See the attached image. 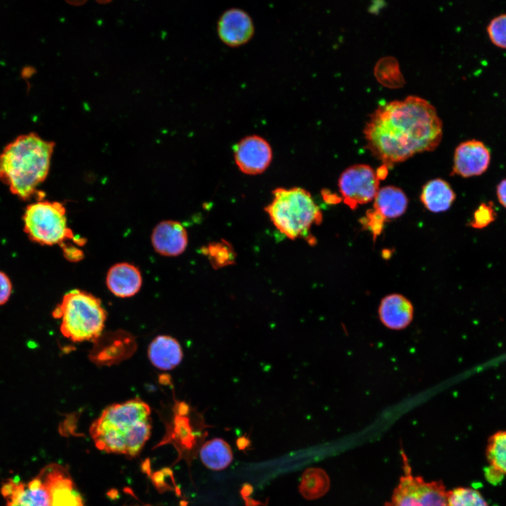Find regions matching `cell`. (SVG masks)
Returning <instances> with one entry per match:
<instances>
[{
	"label": "cell",
	"instance_id": "cell-1",
	"mask_svg": "<svg viewBox=\"0 0 506 506\" xmlns=\"http://www.w3.org/2000/svg\"><path fill=\"white\" fill-rule=\"evenodd\" d=\"M363 133L368 149L391 167L417 153L434 150L441 141L443 124L429 102L409 96L378 107Z\"/></svg>",
	"mask_w": 506,
	"mask_h": 506
},
{
	"label": "cell",
	"instance_id": "cell-2",
	"mask_svg": "<svg viewBox=\"0 0 506 506\" xmlns=\"http://www.w3.org/2000/svg\"><path fill=\"white\" fill-rule=\"evenodd\" d=\"M150 413L138 398L110 405L91 424V437L100 450L134 457L150 436Z\"/></svg>",
	"mask_w": 506,
	"mask_h": 506
},
{
	"label": "cell",
	"instance_id": "cell-3",
	"mask_svg": "<svg viewBox=\"0 0 506 506\" xmlns=\"http://www.w3.org/2000/svg\"><path fill=\"white\" fill-rule=\"evenodd\" d=\"M54 147L35 132L19 135L0 153V181L21 200H30L48 176Z\"/></svg>",
	"mask_w": 506,
	"mask_h": 506
},
{
	"label": "cell",
	"instance_id": "cell-4",
	"mask_svg": "<svg viewBox=\"0 0 506 506\" xmlns=\"http://www.w3.org/2000/svg\"><path fill=\"white\" fill-rule=\"evenodd\" d=\"M273 194V200L265 211L275 228L287 238L309 237L312 225L321 223V211L305 189L278 188Z\"/></svg>",
	"mask_w": 506,
	"mask_h": 506
},
{
	"label": "cell",
	"instance_id": "cell-5",
	"mask_svg": "<svg viewBox=\"0 0 506 506\" xmlns=\"http://www.w3.org/2000/svg\"><path fill=\"white\" fill-rule=\"evenodd\" d=\"M52 314L62 320V335L74 342L98 339L107 318L100 300L80 290L67 292Z\"/></svg>",
	"mask_w": 506,
	"mask_h": 506
},
{
	"label": "cell",
	"instance_id": "cell-6",
	"mask_svg": "<svg viewBox=\"0 0 506 506\" xmlns=\"http://www.w3.org/2000/svg\"><path fill=\"white\" fill-rule=\"evenodd\" d=\"M65 213L60 202L39 200L25 209L24 231L31 240L41 245L63 244L66 240L73 239Z\"/></svg>",
	"mask_w": 506,
	"mask_h": 506
},
{
	"label": "cell",
	"instance_id": "cell-7",
	"mask_svg": "<svg viewBox=\"0 0 506 506\" xmlns=\"http://www.w3.org/2000/svg\"><path fill=\"white\" fill-rule=\"evenodd\" d=\"M403 474L384 506H448V491L441 481L427 482L414 476L406 455L401 451Z\"/></svg>",
	"mask_w": 506,
	"mask_h": 506
},
{
	"label": "cell",
	"instance_id": "cell-8",
	"mask_svg": "<svg viewBox=\"0 0 506 506\" xmlns=\"http://www.w3.org/2000/svg\"><path fill=\"white\" fill-rule=\"evenodd\" d=\"M379 180L374 169L368 164H358L346 169L338 180L343 200L351 209L375 199Z\"/></svg>",
	"mask_w": 506,
	"mask_h": 506
},
{
	"label": "cell",
	"instance_id": "cell-9",
	"mask_svg": "<svg viewBox=\"0 0 506 506\" xmlns=\"http://www.w3.org/2000/svg\"><path fill=\"white\" fill-rule=\"evenodd\" d=\"M235 164L246 174L264 172L270 165L273 150L269 143L262 136L249 135L242 138L233 147Z\"/></svg>",
	"mask_w": 506,
	"mask_h": 506
},
{
	"label": "cell",
	"instance_id": "cell-10",
	"mask_svg": "<svg viewBox=\"0 0 506 506\" xmlns=\"http://www.w3.org/2000/svg\"><path fill=\"white\" fill-rule=\"evenodd\" d=\"M5 506H52L48 485L39 474L27 483L9 479L1 488Z\"/></svg>",
	"mask_w": 506,
	"mask_h": 506
},
{
	"label": "cell",
	"instance_id": "cell-11",
	"mask_svg": "<svg viewBox=\"0 0 506 506\" xmlns=\"http://www.w3.org/2000/svg\"><path fill=\"white\" fill-rule=\"evenodd\" d=\"M491 160L490 149L481 141L470 139L461 142L455 148L451 175L463 178L485 173Z\"/></svg>",
	"mask_w": 506,
	"mask_h": 506
},
{
	"label": "cell",
	"instance_id": "cell-12",
	"mask_svg": "<svg viewBox=\"0 0 506 506\" xmlns=\"http://www.w3.org/2000/svg\"><path fill=\"white\" fill-rule=\"evenodd\" d=\"M220 40L230 47L247 44L253 37L254 26L252 18L245 11L232 8L224 11L217 22Z\"/></svg>",
	"mask_w": 506,
	"mask_h": 506
},
{
	"label": "cell",
	"instance_id": "cell-13",
	"mask_svg": "<svg viewBox=\"0 0 506 506\" xmlns=\"http://www.w3.org/2000/svg\"><path fill=\"white\" fill-rule=\"evenodd\" d=\"M40 473L49 488L52 506H84L68 472L57 464H51Z\"/></svg>",
	"mask_w": 506,
	"mask_h": 506
},
{
	"label": "cell",
	"instance_id": "cell-14",
	"mask_svg": "<svg viewBox=\"0 0 506 506\" xmlns=\"http://www.w3.org/2000/svg\"><path fill=\"white\" fill-rule=\"evenodd\" d=\"M377 313L384 327L392 330H401L413 321L414 307L408 298L401 294L393 293L381 299Z\"/></svg>",
	"mask_w": 506,
	"mask_h": 506
},
{
	"label": "cell",
	"instance_id": "cell-15",
	"mask_svg": "<svg viewBox=\"0 0 506 506\" xmlns=\"http://www.w3.org/2000/svg\"><path fill=\"white\" fill-rule=\"evenodd\" d=\"M155 250L164 256L174 257L183 253L188 244L184 227L178 221L166 220L159 223L152 233Z\"/></svg>",
	"mask_w": 506,
	"mask_h": 506
},
{
	"label": "cell",
	"instance_id": "cell-16",
	"mask_svg": "<svg viewBox=\"0 0 506 506\" xmlns=\"http://www.w3.org/2000/svg\"><path fill=\"white\" fill-rule=\"evenodd\" d=\"M106 283L113 294L126 298L135 295L140 290L142 276L136 266L126 262L118 263L109 269Z\"/></svg>",
	"mask_w": 506,
	"mask_h": 506
},
{
	"label": "cell",
	"instance_id": "cell-17",
	"mask_svg": "<svg viewBox=\"0 0 506 506\" xmlns=\"http://www.w3.org/2000/svg\"><path fill=\"white\" fill-rule=\"evenodd\" d=\"M148 356L151 363L163 370H169L179 365L183 351L179 342L167 335L156 337L150 344Z\"/></svg>",
	"mask_w": 506,
	"mask_h": 506
},
{
	"label": "cell",
	"instance_id": "cell-18",
	"mask_svg": "<svg viewBox=\"0 0 506 506\" xmlns=\"http://www.w3.org/2000/svg\"><path fill=\"white\" fill-rule=\"evenodd\" d=\"M456 198L450 185L441 179H435L424 185L420 200L424 206L434 213L448 210Z\"/></svg>",
	"mask_w": 506,
	"mask_h": 506
},
{
	"label": "cell",
	"instance_id": "cell-19",
	"mask_svg": "<svg viewBox=\"0 0 506 506\" xmlns=\"http://www.w3.org/2000/svg\"><path fill=\"white\" fill-rule=\"evenodd\" d=\"M408 204V197L401 188L387 186L379 189L374 199L373 209L387 221L403 215Z\"/></svg>",
	"mask_w": 506,
	"mask_h": 506
},
{
	"label": "cell",
	"instance_id": "cell-20",
	"mask_svg": "<svg viewBox=\"0 0 506 506\" xmlns=\"http://www.w3.org/2000/svg\"><path fill=\"white\" fill-rule=\"evenodd\" d=\"M486 457L488 463L486 474L490 481L500 480V476L506 475V430H500L488 439Z\"/></svg>",
	"mask_w": 506,
	"mask_h": 506
},
{
	"label": "cell",
	"instance_id": "cell-21",
	"mask_svg": "<svg viewBox=\"0 0 506 506\" xmlns=\"http://www.w3.org/2000/svg\"><path fill=\"white\" fill-rule=\"evenodd\" d=\"M202 463L213 470L226 468L233 460L232 450L227 442L219 438L204 443L200 451Z\"/></svg>",
	"mask_w": 506,
	"mask_h": 506
},
{
	"label": "cell",
	"instance_id": "cell-22",
	"mask_svg": "<svg viewBox=\"0 0 506 506\" xmlns=\"http://www.w3.org/2000/svg\"><path fill=\"white\" fill-rule=\"evenodd\" d=\"M329 485V479L323 470L311 468L304 472L299 491L306 498L314 499L325 494Z\"/></svg>",
	"mask_w": 506,
	"mask_h": 506
},
{
	"label": "cell",
	"instance_id": "cell-23",
	"mask_svg": "<svg viewBox=\"0 0 506 506\" xmlns=\"http://www.w3.org/2000/svg\"><path fill=\"white\" fill-rule=\"evenodd\" d=\"M448 506H488L476 490L459 487L448 491Z\"/></svg>",
	"mask_w": 506,
	"mask_h": 506
},
{
	"label": "cell",
	"instance_id": "cell-24",
	"mask_svg": "<svg viewBox=\"0 0 506 506\" xmlns=\"http://www.w3.org/2000/svg\"><path fill=\"white\" fill-rule=\"evenodd\" d=\"M204 254H207L214 268H221L234 263L235 254L226 241L210 243Z\"/></svg>",
	"mask_w": 506,
	"mask_h": 506
},
{
	"label": "cell",
	"instance_id": "cell-25",
	"mask_svg": "<svg viewBox=\"0 0 506 506\" xmlns=\"http://www.w3.org/2000/svg\"><path fill=\"white\" fill-rule=\"evenodd\" d=\"M497 213L492 201L481 203L474 210L469 226L474 229H483L492 223Z\"/></svg>",
	"mask_w": 506,
	"mask_h": 506
},
{
	"label": "cell",
	"instance_id": "cell-26",
	"mask_svg": "<svg viewBox=\"0 0 506 506\" xmlns=\"http://www.w3.org/2000/svg\"><path fill=\"white\" fill-rule=\"evenodd\" d=\"M486 32L493 45L506 49V13L492 18L486 27Z\"/></svg>",
	"mask_w": 506,
	"mask_h": 506
},
{
	"label": "cell",
	"instance_id": "cell-27",
	"mask_svg": "<svg viewBox=\"0 0 506 506\" xmlns=\"http://www.w3.org/2000/svg\"><path fill=\"white\" fill-rule=\"evenodd\" d=\"M384 221L385 219L379 213L372 209L367 212L363 225L370 230L375 238L381 233Z\"/></svg>",
	"mask_w": 506,
	"mask_h": 506
},
{
	"label": "cell",
	"instance_id": "cell-28",
	"mask_svg": "<svg viewBox=\"0 0 506 506\" xmlns=\"http://www.w3.org/2000/svg\"><path fill=\"white\" fill-rule=\"evenodd\" d=\"M12 292V284L8 275L0 271V305L5 304Z\"/></svg>",
	"mask_w": 506,
	"mask_h": 506
},
{
	"label": "cell",
	"instance_id": "cell-29",
	"mask_svg": "<svg viewBox=\"0 0 506 506\" xmlns=\"http://www.w3.org/2000/svg\"><path fill=\"white\" fill-rule=\"evenodd\" d=\"M496 196L499 203L506 209V178L502 179L497 185Z\"/></svg>",
	"mask_w": 506,
	"mask_h": 506
},
{
	"label": "cell",
	"instance_id": "cell-30",
	"mask_svg": "<svg viewBox=\"0 0 506 506\" xmlns=\"http://www.w3.org/2000/svg\"><path fill=\"white\" fill-rule=\"evenodd\" d=\"M387 174L388 167L384 164L379 167L376 171V174L379 180L384 179L387 176Z\"/></svg>",
	"mask_w": 506,
	"mask_h": 506
}]
</instances>
